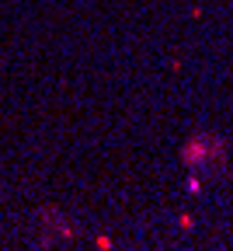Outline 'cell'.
<instances>
[{
    "instance_id": "1",
    "label": "cell",
    "mask_w": 233,
    "mask_h": 251,
    "mask_svg": "<svg viewBox=\"0 0 233 251\" xmlns=\"http://www.w3.org/2000/svg\"><path fill=\"white\" fill-rule=\"evenodd\" d=\"M181 161H185V168H191V171L219 175V171L226 168V143H223L219 136H212V133H198V136H191V140L185 143Z\"/></svg>"
}]
</instances>
